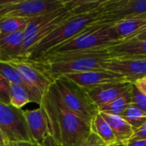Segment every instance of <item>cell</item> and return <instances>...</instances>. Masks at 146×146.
Here are the masks:
<instances>
[{
    "label": "cell",
    "instance_id": "cell-30",
    "mask_svg": "<svg viewBox=\"0 0 146 146\" xmlns=\"http://www.w3.org/2000/svg\"><path fill=\"white\" fill-rule=\"evenodd\" d=\"M130 39H136V40H142V41H146V28L139 32L138 34H136L134 37H133Z\"/></svg>",
    "mask_w": 146,
    "mask_h": 146
},
{
    "label": "cell",
    "instance_id": "cell-4",
    "mask_svg": "<svg viewBox=\"0 0 146 146\" xmlns=\"http://www.w3.org/2000/svg\"><path fill=\"white\" fill-rule=\"evenodd\" d=\"M53 86L62 104L91 125L99 111L86 89L65 75L56 78L54 80Z\"/></svg>",
    "mask_w": 146,
    "mask_h": 146
},
{
    "label": "cell",
    "instance_id": "cell-2",
    "mask_svg": "<svg viewBox=\"0 0 146 146\" xmlns=\"http://www.w3.org/2000/svg\"><path fill=\"white\" fill-rule=\"evenodd\" d=\"M111 56L113 55L110 52L109 47H104L44 55L30 61L39 71L55 80L63 75L103 70L104 63Z\"/></svg>",
    "mask_w": 146,
    "mask_h": 146
},
{
    "label": "cell",
    "instance_id": "cell-22",
    "mask_svg": "<svg viewBox=\"0 0 146 146\" xmlns=\"http://www.w3.org/2000/svg\"><path fill=\"white\" fill-rule=\"evenodd\" d=\"M28 103H30V99L25 89L19 85L10 84L9 104L16 109H21Z\"/></svg>",
    "mask_w": 146,
    "mask_h": 146
},
{
    "label": "cell",
    "instance_id": "cell-17",
    "mask_svg": "<svg viewBox=\"0 0 146 146\" xmlns=\"http://www.w3.org/2000/svg\"><path fill=\"white\" fill-rule=\"evenodd\" d=\"M111 127V130L118 142L127 143L133 135L134 130L132 126L121 116L100 113Z\"/></svg>",
    "mask_w": 146,
    "mask_h": 146
},
{
    "label": "cell",
    "instance_id": "cell-16",
    "mask_svg": "<svg viewBox=\"0 0 146 146\" xmlns=\"http://www.w3.org/2000/svg\"><path fill=\"white\" fill-rule=\"evenodd\" d=\"M113 56L146 58V41L127 39L109 47Z\"/></svg>",
    "mask_w": 146,
    "mask_h": 146
},
{
    "label": "cell",
    "instance_id": "cell-28",
    "mask_svg": "<svg viewBox=\"0 0 146 146\" xmlns=\"http://www.w3.org/2000/svg\"><path fill=\"white\" fill-rule=\"evenodd\" d=\"M127 146H146V139H130L127 142Z\"/></svg>",
    "mask_w": 146,
    "mask_h": 146
},
{
    "label": "cell",
    "instance_id": "cell-25",
    "mask_svg": "<svg viewBox=\"0 0 146 146\" xmlns=\"http://www.w3.org/2000/svg\"><path fill=\"white\" fill-rule=\"evenodd\" d=\"M81 146H108L98 135L91 133L88 139L84 142V144Z\"/></svg>",
    "mask_w": 146,
    "mask_h": 146
},
{
    "label": "cell",
    "instance_id": "cell-34",
    "mask_svg": "<svg viewBox=\"0 0 146 146\" xmlns=\"http://www.w3.org/2000/svg\"><path fill=\"white\" fill-rule=\"evenodd\" d=\"M3 146H15L14 143H10V142H7Z\"/></svg>",
    "mask_w": 146,
    "mask_h": 146
},
{
    "label": "cell",
    "instance_id": "cell-7",
    "mask_svg": "<svg viewBox=\"0 0 146 146\" xmlns=\"http://www.w3.org/2000/svg\"><path fill=\"white\" fill-rule=\"evenodd\" d=\"M0 130L7 142L35 143L30 134L24 110L0 102Z\"/></svg>",
    "mask_w": 146,
    "mask_h": 146
},
{
    "label": "cell",
    "instance_id": "cell-18",
    "mask_svg": "<svg viewBox=\"0 0 146 146\" xmlns=\"http://www.w3.org/2000/svg\"><path fill=\"white\" fill-rule=\"evenodd\" d=\"M91 130L93 133L98 135L107 145L116 142V139L111 130L110 126L99 112L91 123Z\"/></svg>",
    "mask_w": 146,
    "mask_h": 146
},
{
    "label": "cell",
    "instance_id": "cell-9",
    "mask_svg": "<svg viewBox=\"0 0 146 146\" xmlns=\"http://www.w3.org/2000/svg\"><path fill=\"white\" fill-rule=\"evenodd\" d=\"M104 69L121 74L133 83L146 77V58L111 56L104 63Z\"/></svg>",
    "mask_w": 146,
    "mask_h": 146
},
{
    "label": "cell",
    "instance_id": "cell-20",
    "mask_svg": "<svg viewBox=\"0 0 146 146\" xmlns=\"http://www.w3.org/2000/svg\"><path fill=\"white\" fill-rule=\"evenodd\" d=\"M30 19L22 17H9L0 19V35H6L13 33L26 30Z\"/></svg>",
    "mask_w": 146,
    "mask_h": 146
},
{
    "label": "cell",
    "instance_id": "cell-15",
    "mask_svg": "<svg viewBox=\"0 0 146 146\" xmlns=\"http://www.w3.org/2000/svg\"><path fill=\"white\" fill-rule=\"evenodd\" d=\"M24 41V31L0 35V61L20 59Z\"/></svg>",
    "mask_w": 146,
    "mask_h": 146
},
{
    "label": "cell",
    "instance_id": "cell-29",
    "mask_svg": "<svg viewBox=\"0 0 146 146\" xmlns=\"http://www.w3.org/2000/svg\"><path fill=\"white\" fill-rule=\"evenodd\" d=\"M39 146H61L60 145H58L50 135H48L44 139V141L39 144Z\"/></svg>",
    "mask_w": 146,
    "mask_h": 146
},
{
    "label": "cell",
    "instance_id": "cell-14",
    "mask_svg": "<svg viewBox=\"0 0 146 146\" xmlns=\"http://www.w3.org/2000/svg\"><path fill=\"white\" fill-rule=\"evenodd\" d=\"M24 116L33 141L41 144L49 135L48 121L44 109L39 106L36 110H24Z\"/></svg>",
    "mask_w": 146,
    "mask_h": 146
},
{
    "label": "cell",
    "instance_id": "cell-11",
    "mask_svg": "<svg viewBox=\"0 0 146 146\" xmlns=\"http://www.w3.org/2000/svg\"><path fill=\"white\" fill-rule=\"evenodd\" d=\"M65 76L85 89L93 88L106 84L129 82L122 75L105 69L72 74Z\"/></svg>",
    "mask_w": 146,
    "mask_h": 146
},
{
    "label": "cell",
    "instance_id": "cell-8",
    "mask_svg": "<svg viewBox=\"0 0 146 146\" xmlns=\"http://www.w3.org/2000/svg\"><path fill=\"white\" fill-rule=\"evenodd\" d=\"M100 23L113 24L131 18H146V0H104L98 9Z\"/></svg>",
    "mask_w": 146,
    "mask_h": 146
},
{
    "label": "cell",
    "instance_id": "cell-12",
    "mask_svg": "<svg viewBox=\"0 0 146 146\" xmlns=\"http://www.w3.org/2000/svg\"><path fill=\"white\" fill-rule=\"evenodd\" d=\"M132 86L133 83L130 82L113 83L86 89V91L99 110L115 99L129 92Z\"/></svg>",
    "mask_w": 146,
    "mask_h": 146
},
{
    "label": "cell",
    "instance_id": "cell-33",
    "mask_svg": "<svg viewBox=\"0 0 146 146\" xmlns=\"http://www.w3.org/2000/svg\"><path fill=\"white\" fill-rule=\"evenodd\" d=\"M108 146H127V143H124V142H118L116 141L115 143L114 144H111Z\"/></svg>",
    "mask_w": 146,
    "mask_h": 146
},
{
    "label": "cell",
    "instance_id": "cell-13",
    "mask_svg": "<svg viewBox=\"0 0 146 146\" xmlns=\"http://www.w3.org/2000/svg\"><path fill=\"white\" fill-rule=\"evenodd\" d=\"M146 28V18H131L119 21L110 26V35L117 44L134 37Z\"/></svg>",
    "mask_w": 146,
    "mask_h": 146
},
{
    "label": "cell",
    "instance_id": "cell-5",
    "mask_svg": "<svg viewBox=\"0 0 146 146\" xmlns=\"http://www.w3.org/2000/svg\"><path fill=\"white\" fill-rule=\"evenodd\" d=\"M110 25L111 24L110 23H95L73 38L49 50L44 55L110 47V45L116 44L110 35L109 29Z\"/></svg>",
    "mask_w": 146,
    "mask_h": 146
},
{
    "label": "cell",
    "instance_id": "cell-3",
    "mask_svg": "<svg viewBox=\"0 0 146 146\" xmlns=\"http://www.w3.org/2000/svg\"><path fill=\"white\" fill-rule=\"evenodd\" d=\"M98 9L91 12L79 14L70 17L51 33L33 45L27 52L25 59H37L45 54L49 50L73 38L89 27L99 22Z\"/></svg>",
    "mask_w": 146,
    "mask_h": 146
},
{
    "label": "cell",
    "instance_id": "cell-23",
    "mask_svg": "<svg viewBox=\"0 0 146 146\" xmlns=\"http://www.w3.org/2000/svg\"><path fill=\"white\" fill-rule=\"evenodd\" d=\"M131 95H132V104L135 105L139 109L146 112V97L135 87L133 84L132 86Z\"/></svg>",
    "mask_w": 146,
    "mask_h": 146
},
{
    "label": "cell",
    "instance_id": "cell-10",
    "mask_svg": "<svg viewBox=\"0 0 146 146\" xmlns=\"http://www.w3.org/2000/svg\"><path fill=\"white\" fill-rule=\"evenodd\" d=\"M9 62L20 74L29 87L38 95L44 97L45 92L54 83V80L39 71L33 63L27 59H15Z\"/></svg>",
    "mask_w": 146,
    "mask_h": 146
},
{
    "label": "cell",
    "instance_id": "cell-24",
    "mask_svg": "<svg viewBox=\"0 0 146 146\" xmlns=\"http://www.w3.org/2000/svg\"><path fill=\"white\" fill-rule=\"evenodd\" d=\"M10 83L0 74V102L9 104Z\"/></svg>",
    "mask_w": 146,
    "mask_h": 146
},
{
    "label": "cell",
    "instance_id": "cell-6",
    "mask_svg": "<svg viewBox=\"0 0 146 146\" xmlns=\"http://www.w3.org/2000/svg\"><path fill=\"white\" fill-rule=\"evenodd\" d=\"M68 0H0V19H32L63 7Z\"/></svg>",
    "mask_w": 146,
    "mask_h": 146
},
{
    "label": "cell",
    "instance_id": "cell-27",
    "mask_svg": "<svg viewBox=\"0 0 146 146\" xmlns=\"http://www.w3.org/2000/svg\"><path fill=\"white\" fill-rule=\"evenodd\" d=\"M133 84L135 86V87H136L143 95H145L146 97V77L142 78V79H140V80H136V81L133 82Z\"/></svg>",
    "mask_w": 146,
    "mask_h": 146
},
{
    "label": "cell",
    "instance_id": "cell-32",
    "mask_svg": "<svg viewBox=\"0 0 146 146\" xmlns=\"http://www.w3.org/2000/svg\"><path fill=\"white\" fill-rule=\"evenodd\" d=\"M6 143H7V141L5 140V139H4V137H3V135L0 130V146H3Z\"/></svg>",
    "mask_w": 146,
    "mask_h": 146
},
{
    "label": "cell",
    "instance_id": "cell-1",
    "mask_svg": "<svg viewBox=\"0 0 146 146\" xmlns=\"http://www.w3.org/2000/svg\"><path fill=\"white\" fill-rule=\"evenodd\" d=\"M45 112L49 135L61 146H81L90 136L91 125L67 109L61 102L53 84L39 105Z\"/></svg>",
    "mask_w": 146,
    "mask_h": 146
},
{
    "label": "cell",
    "instance_id": "cell-19",
    "mask_svg": "<svg viewBox=\"0 0 146 146\" xmlns=\"http://www.w3.org/2000/svg\"><path fill=\"white\" fill-rule=\"evenodd\" d=\"M130 104H132L131 91L124 94L123 96L115 99L114 101H112L104 108L100 109L98 111L99 113H103V114L121 116Z\"/></svg>",
    "mask_w": 146,
    "mask_h": 146
},
{
    "label": "cell",
    "instance_id": "cell-21",
    "mask_svg": "<svg viewBox=\"0 0 146 146\" xmlns=\"http://www.w3.org/2000/svg\"><path fill=\"white\" fill-rule=\"evenodd\" d=\"M133 128L138 129L146 122V112L139 109L133 104H130L121 115Z\"/></svg>",
    "mask_w": 146,
    "mask_h": 146
},
{
    "label": "cell",
    "instance_id": "cell-31",
    "mask_svg": "<svg viewBox=\"0 0 146 146\" xmlns=\"http://www.w3.org/2000/svg\"><path fill=\"white\" fill-rule=\"evenodd\" d=\"M15 146H39L38 144L36 143H28V142H19V143H14Z\"/></svg>",
    "mask_w": 146,
    "mask_h": 146
},
{
    "label": "cell",
    "instance_id": "cell-26",
    "mask_svg": "<svg viewBox=\"0 0 146 146\" xmlns=\"http://www.w3.org/2000/svg\"><path fill=\"white\" fill-rule=\"evenodd\" d=\"M146 139V122L138 129L134 130L133 135L131 138V139Z\"/></svg>",
    "mask_w": 146,
    "mask_h": 146
}]
</instances>
